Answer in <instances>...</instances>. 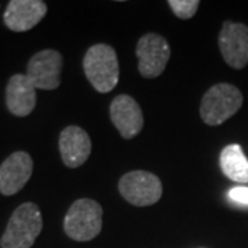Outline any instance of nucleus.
Masks as SVG:
<instances>
[{"label":"nucleus","instance_id":"obj_14","mask_svg":"<svg viewBox=\"0 0 248 248\" xmlns=\"http://www.w3.org/2000/svg\"><path fill=\"white\" fill-rule=\"evenodd\" d=\"M219 164L222 172L231 181L248 184V160L240 145L232 143L225 146L221 152Z\"/></svg>","mask_w":248,"mask_h":248},{"label":"nucleus","instance_id":"obj_15","mask_svg":"<svg viewBox=\"0 0 248 248\" xmlns=\"http://www.w3.org/2000/svg\"><path fill=\"white\" fill-rule=\"evenodd\" d=\"M169 6L181 19H190L200 6L199 0H169Z\"/></svg>","mask_w":248,"mask_h":248},{"label":"nucleus","instance_id":"obj_9","mask_svg":"<svg viewBox=\"0 0 248 248\" xmlns=\"http://www.w3.org/2000/svg\"><path fill=\"white\" fill-rule=\"evenodd\" d=\"M33 171V160L27 152H14L0 166V193L13 196L27 185Z\"/></svg>","mask_w":248,"mask_h":248},{"label":"nucleus","instance_id":"obj_1","mask_svg":"<svg viewBox=\"0 0 248 248\" xmlns=\"http://www.w3.org/2000/svg\"><path fill=\"white\" fill-rule=\"evenodd\" d=\"M86 78L98 93H109L119 83L120 68L113 47L99 43L87 50L83 60Z\"/></svg>","mask_w":248,"mask_h":248},{"label":"nucleus","instance_id":"obj_16","mask_svg":"<svg viewBox=\"0 0 248 248\" xmlns=\"http://www.w3.org/2000/svg\"><path fill=\"white\" fill-rule=\"evenodd\" d=\"M229 199L233 203L248 205V186H236L229 190Z\"/></svg>","mask_w":248,"mask_h":248},{"label":"nucleus","instance_id":"obj_3","mask_svg":"<svg viewBox=\"0 0 248 248\" xmlns=\"http://www.w3.org/2000/svg\"><path fill=\"white\" fill-rule=\"evenodd\" d=\"M102 229V207L95 200L79 199L72 204L63 219V231L75 241L95 239Z\"/></svg>","mask_w":248,"mask_h":248},{"label":"nucleus","instance_id":"obj_11","mask_svg":"<svg viewBox=\"0 0 248 248\" xmlns=\"http://www.w3.org/2000/svg\"><path fill=\"white\" fill-rule=\"evenodd\" d=\"M47 13L42 0H11L4 11V24L13 32H27L37 25Z\"/></svg>","mask_w":248,"mask_h":248},{"label":"nucleus","instance_id":"obj_2","mask_svg":"<svg viewBox=\"0 0 248 248\" xmlns=\"http://www.w3.org/2000/svg\"><path fill=\"white\" fill-rule=\"evenodd\" d=\"M43 229V219L35 203H24L10 218L0 239L1 248H31Z\"/></svg>","mask_w":248,"mask_h":248},{"label":"nucleus","instance_id":"obj_8","mask_svg":"<svg viewBox=\"0 0 248 248\" xmlns=\"http://www.w3.org/2000/svg\"><path fill=\"white\" fill-rule=\"evenodd\" d=\"M219 50L225 62L233 69H243L248 63V27L226 21L219 33Z\"/></svg>","mask_w":248,"mask_h":248},{"label":"nucleus","instance_id":"obj_5","mask_svg":"<svg viewBox=\"0 0 248 248\" xmlns=\"http://www.w3.org/2000/svg\"><path fill=\"white\" fill-rule=\"evenodd\" d=\"M119 192L124 199L137 207L156 204L163 195L159 177L149 171L135 170L124 174L119 181Z\"/></svg>","mask_w":248,"mask_h":248},{"label":"nucleus","instance_id":"obj_13","mask_svg":"<svg viewBox=\"0 0 248 248\" xmlns=\"http://www.w3.org/2000/svg\"><path fill=\"white\" fill-rule=\"evenodd\" d=\"M6 104L14 116L25 117L36 107V89L27 75H14L6 89Z\"/></svg>","mask_w":248,"mask_h":248},{"label":"nucleus","instance_id":"obj_7","mask_svg":"<svg viewBox=\"0 0 248 248\" xmlns=\"http://www.w3.org/2000/svg\"><path fill=\"white\" fill-rule=\"evenodd\" d=\"M62 65L63 60L61 54L47 48L36 53L29 60L25 75L35 89L55 90L61 84Z\"/></svg>","mask_w":248,"mask_h":248},{"label":"nucleus","instance_id":"obj_6","mask_svg":"<svg viewBox=\"0 0 248 248\" xmlns=\"http://www.w3.org/2000/svg\"><path fill=\"white\" fill-rule=\"evenodd\" d=\"M138 71L146 79L159 78L164 72L171 55L170 45L163 36L157 33H146L137 45Z\"/></svg>","mask_w":248,"mask_h":248},{"label":"nucleus","instance_id":"obj_12","mask_svg":"<svg viewBox=\"0 0 248 248\" xmlns=\"http://www.w3.org/2000/svg\"><path fill=\"white\" fill-rule=\"evenodd\" d=\"M60 153L66 167L78 169L83 166L91 155L90 135L78 125L63 128L60 134Z\"/></svg>","mask_w":248,"mask_h":248},{"label":"nucleus","instance_id":"obj_10","mask_svg":"<svg viewBox=\"0 0 248 248\" xmlns=\"http://www.w3.org/2000/svg\"><path fill=\"white\" fill-rule=\"evenodd\" d=\"M110 120L125 140H131L142 131L143 115L138 102L130 95H117L110 104Z\"/></svg>","mask_w":248,"mask_h":248},{"label":"nucleus","instance_id":"obj_4","mask_svg":"<svg viewBox=\"0 0 248 248\" xmlns=\"http://www.w3.org/2000/svg\"><path fill=\"white\" fill-rule=\"evenodd\" d=\"M241 105V91L233 84L219 83L204 94L200 104V116L205 124L219 125L236 115Z\"/></svg>","mask_w":248,"mask_h":248}]
</instances>
